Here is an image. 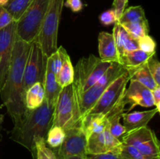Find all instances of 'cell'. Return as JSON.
Instances as JSON below:
<instances>
[{"label":"cell","instance_id":"6da1fadb","mask_svg":"<svg viewBox=\"0 0 160 159\" xmlns=\"http://www.w3.org/2000/svg\"><path fill=\"white\" fill-rule=\"evenodd\" d=\"M30 48L31 43L17 37L7 77L0 90L1 99L14 126L21 122L28 112L24 101L23 72Z\"/></svg>","mask_w":160,"mask_h":159},{"label":"cell","instance_id":"7a4b0ae2","mask_svg":"<svg viewBox=\"0 0 160 159\" xmlns=\"http://www.w3.org/2000/svg\"><path fill=\"white\" fill-rule=\"evenodd\" d=\"M53 112L54 108H50L45 100L39 108L28 110L21 122L11 131L10 138L28 149L33 159H36L34 141L38 137L45 140L52 126Z\"/></svg>","mask_w":160,"mask_h":159},{"label":"cell","instance_id":"3957f363","mask_svg":"<svg viewBox=\"0 0 160 159\" xmlns=\"http://www.w3.org/2000/svg\"><path fill=\"white\" fill-rule=\"evenodd\" d=\"M82 119L79 98L73 84L62 87L55 106L52 126H60L67 130L81 126Z\"/></svg>","mask_w":160,"mask_h":159},{"label":"cell","instance_id":"277c9868","mask_svg":"<svg viewBox=\"0 0 160 159\" xmlns=\"http://www.w3.org/2000/svg\"><path fill=\"white\" fill-rule=\"evenodd\" d=\"M112 63L103 62L100 58L92 54L79 59L74 68L73 82L79 100L82 94L91 88L104 75Z\"/></svg>","mask_w":160,"mask_h":159},{"label":"cell","instance_id":"5b68a950","mask_svg":"<svg viewBox=\"0 0 160 159\" xmlns=\"http://www.w3.org/2000/svg\"><path fill=\"white\" fill-rule=\"evenodd\" d=\"M64 1L65 0H49L40 32L35 39L47 57L51 55L58 48V31Z\"/></svg>","mask_w":160,"mask_h":159},{"label":"cell","instance_id":"8992f818","mask_svg":"<svg viewBox=\"0 0 160 159\" xmlns=\"http://www.w3.org/2000/svg\"><path fill=\"white\" fill-rule=\"evenodd\" d=\"M49 0H33L20 20L17 21V37L31 43L37 38Z\"/></svg>","mask_w":160,"mask_h":159},{"label":"cell","instance_id":"52a82bcc","mask_svg":"<svg viewBox=\"0 0 160 159\" xmlns=\"http://www.w3.org/2000/svg\"><path fill=\"white\" fill-rule=\"evenodd\" d=\"M127 71L128 70L120 63L112 62L104 75L91 88L82 94L79 100L82 118L88 113L89 110L93 107L106 88Z\"/></svg>","mask_w":160,"mask_h":159},{"label":"cell","instance_id":"ba28073f","mask_svg":"<svg viewBox=\"0 0 160 159\" xmlns=\"http://www.w3.org/2000/svg\"><path fill=\"white\" fill-rule=\"evenodd\" d=\"M122 143L134 147L148 159H160V144L156 133L148 126L126 132Z\"/></svg>","mask_w":160,"mask_h":159},{"label":"cell","instance_id":"9c48e42d","mask_svg":"<svg viewBox=\"0 0 160 159\" xmlns=\"http://www.w3.org/2000/svg\"><path fill=\"white\" fill-rule=\"evenodd\" d=\"M47 57L38 42H31L29 54L23 72V90L26 92L35 83L43 84L47 67Z\"/></svg>","mask_w":160,"mask_h":159},{"label":"cell","instance_id":"30bf717a","mask_svg":"<svg viewBox=\"0 0 160 159\" xmlns=\"http://www.w3.org/2000/svg\"><path fill=\"white\" fill-rule=\"evenodd\" d=\"M129 81V73L127 71L106 88L88 114H102L106 115L121 99Z\"/></svg>","mask_w":160,"mask_h":159},{"label":"cell","instance_id":"8fae6325","mask_svg":"<svg viewBox=\"0 0 160 159\" xmlns=\"http://www.w3.org/2000/svg\"><path fill=\"white\" fill-rule=\"evenodd\" d=\"M66 131L63 142L53 151L58 159H66L73 156L85 157L87 155V137L81 126L69 129Z\"/></svg>","mask_w":160,"mask_h":159},{"label":"cell","instance_id":"7c38bea8","mask_svg":"<svg viewBox=\"0 0 160 159\" xmlns=\"http://www.w3.org/2000/svg\"><path fill=\"white\" fill-rule=\"evenodd\" d=\"M17 37L16 21L0 30V90L7 77Z\"/></svg>","mask_w":160,"mask_h":159},{"label":"cell","instance_id":"4fadbf2b","mask_svg":"<svg viewBox=\"0 0 160 159\" xmlns=\"http://www.w3.org/2000/svg\"><path fill=\"white\" fill-rule=\"evenodd\" d=\"M123 100L126 104H131L128 111L131 110L138 105L144 108L155 106L152 90L141 83L133 80H130L129 87L125 90L123 95Z\"/></svg>","mask_w":160,"mask_h":159},{"label":"cell","instance_id":"5bb4252c","mask_svg":"<svg viewBox=\"0 0 160 159\" xmlns=\"http://www.w3.org/2000/svg\"><path fill=\"white\" fill-rule=\"evenodd\" d=\"M112 35L120 58L126 53L138 49L137 39L131 36V34L118 22L114 24Z\"/></svg>","mask_w":160,"mask_h":159},{"label":"cell","instance_id":"9a60e30c","mask_svg":"<svg viewBox=\"0 0 160 159\" xmlns=\"http://www.w3.org/2000/svg\"><path fill=\"white\" fill-rule=\"evenodd\" d=\"M98 51L103 62L120 63V57L112 34L102 31L98 34Z\"/></svg>","mask_w":160,"mask_h":159},{"label":"cell","instance_id":"2e32d148","mask_svg":"<svg viewBox=\"0 0 160 159\" xmlns=\"http://www.w3.org/2000/svg\"><path fill=\"white\" fill-rule=\"evenodd\" d=\"M157 113H159V112L156 108L144 112H134L131 113L123 112L122 118L123 120V126L126 129L127 132L148 126V123Z\"/></svg>","mask_w":160,"mask_h":159},{"label":"cell","instance_id":"e0dca14e","mask_svg":"<svg viewBox=\"0 0 160 159\" xmlns=\"http://www.w3.org/2000/svg\"><path fill=\"white\" fill-rule=\"evenodd\" d=\"M43 85L45 101L50 108H55L62 87L59 85L56 81L54 73H52L47 67Z\"/></svg>","mask_w":160,"mask_h":159},{"label":"cell","instance_id":"ac0fdd59","mask_svg":"<svg viewBox=\"0 0 160 159\" xmlns=\"http://www.w3.org/2000/svg\"><path fill=\"white\" fill-rule=\"evenodd\" d=\"M109 126L106 115L102 114H88L83 118L81 128L88 137L92 133L102 132Z\"/></svg>","mask_w":160,"mask_h":159},{"label":"cell","instance_id":"d6986e66","mask_svg":"<svg viewBox=\"0 0 160 159\" xmlns=\"http://www.w3.org/2000/svg\"><path fill=\"white\" fill-rule=\"evenodd\" d=\"M156 54L147 53L140 49L130 51L120 58V64L123 65L127 70H132L142 66L146 63L148 59Z\"/></svg>","mask_w":160,"mask_h":159},{"label":"cell","instance_id":"ffe728a7","mask_svg":"<svg viewBox=\"0 0 160 159\" xmlns=\"http://www.w3.org/2000/svg\"><path fill=\"white\" fill-rule=\"evenodd\" d=\"M74 77V67L71 62L70 56L67 50H62V64L60 70L56 75V80L61 87H65L70 85L73 82Z\"/></svg>","mask_w":160,"mask_h":159},{"label":"cell","instance_id":"44dd1931","mask_svg":"<svg viewBox=\"0 0 160 159\" xmlns=\"http://www.w3.org/2000/svg\"><path fill=\"white\" fill-rule=\"evenodd\" d=\"M25 106L28 110H34L40 107L45 101V90L42 83H35L25 92Z\"/></svg>","mask_w":160,"mask_h":159},{"label":"cell","instance_id":"7402d4cb","mask_svg":"<svg viewBox=\"0 0 160 159\" xmlns=\"http://www.w3.org/2000/svg\"><path fill=\"white\" fill-rule=\"evenodd\" d=\"M146 63L142 65V66L138 67V68L128 70V72L129 73L130 80L138 81L143 84L147 88L152 90L159 85H157V84L155 82L154 79L148 70Z\"/></svg>","mask_w":160,"mask_h":159},{"label":"cell","instance_id":"603a6c76","mask_svg":"<svg viewBox=\"0 0 160 159\" xmlns=\"http://www.w3.org/2000/svg\"><path fill=\"white\" fill-rule=\"evenodd\" d=\"M148 20L145 17V10L141 6H131L124 9L118 20V23L120 24L148 23Z\"/></svg>","mask_w":160,"mask_h":159},{"label":"cell","instance_id":"cb8c5ba5","mask_svg":"<svg viewBox=\"0 0 160 159\" xmlns=\"http://www.w3.org/2000/svg\"><path fill=\"white\" fill-rule=\"evenodd\" d=\"M104 131L92 133L87 138V154H98L107 153Z\"/></svg>","mask_w":160,"mask_h":159},{"label":"cell","instance_id":"d4e9b609","mask_svg":"<svg viewBox=\"0 0 160 159\" xmlns=\"http://www.w3.org/2000/svg\"><path fill=\"white\" fill-rule=\"evenodd\" d=\"M33 0H9L5 9L9 12L14 21H18Z\"/></svg>","mask_w":160,"mask_h":159},{"label":"cell","instance_id":"484cf974","mask_svg":"<svg viewBox=\"0 0 160 159\" xmlns=\"http://www.w3.org/2000/svg\"><path fill=\"white\" fill-rule=\"evenodd\" d=\"M66 137V131L60 126H53L50 128L45 137L46 144L52 149L59 148Z\"/></svg>","mask_w":160,"mask_h":159},{"label":"cell","instance_id":"4316f807","mask_svg":"<svg viewBox=\"0 0 160 159\" xmlns=\"http://www.w3.org/2000/svg\"><path fill=\"white\" fill-rule=\"evenodd\" d=\"M36 159H58L53 149L46 144L44 138H37L34 141Z\"/></svg>","mask_w":160,"mask_h":159},{"label":"cell","instance_id":"83f0119b","mask_svg":"<svg viewBox=\"0 0 160 159\" xmlns=\"http://www.w3.org/2000/svg\"><path fill=\"white\" fill-rule=\"evenodd\" d=\"M134 38L138 40L143 36L148 35L149 32V25L148 23H123L120 24Z\"/></svg>","mask_w":160,"mask_h":159},{"label":"cell","instance_id":"f1b7e54d","mask_svg":"<svg viewBox=\"0 0 160 159\" xmlns=\"http://www.w3.org/2000/svg\"><path fill=\"white\" fill-rule=\"evenodd\" d=\"M63 47L60 46L57 48L55 52L47 59V68L50 70L55 76L58 73L59 70H60L62 64V50Z\"/></svg>","mask_w":160,"mask_h":159},{"label":"cell","instance_id":"f546056e","mask_svg":"<svg viewBox=\"0 0 160 159\" xmlns=\"http://www.w3.org/2000/svg\"><path fill=\"white\" fill-rule=\"evenodd\" d=\"M120 159H148L132 146L122 143L120 153Z\"/></svg>","mask_w":160,"mask_h":159},{"label":"cell","instance_id":"4dcf8cb0","mask_svg":"<svg viewBox=\"0 0 160 159\" xmlns=\"http://www.w3.org/2000/svg\"><path fill=\"white\" fill-rule=\"evenodd\" d=\"M138 49L147 53L156 54V42L148 34L140 37L138 40Z\"/></svg>","mask_w":160,"mask_h":159},{"label":"cell","instance_id":"1f68e13d","mask_svg":"<svg viewBox=\"0 0 160 159\" xmlns=\"http://www.w3.org/2000/svg\"><path fill=\"white\" fill-rule=\"evenodd\" d=\"M146 64L155 82L160 86V63L156 55L150 58Z\"/></svg>","mask_w":160,"mask_h":159},{"label":"cell","instance_id":"d6a6232c","mask_svg":"<svg viewBox=\"0 0 160 159\" xmlns=\"http://www.w3.org/2000/svg\"><path fill=\"white\" fill-rule=\"evenodd\" d=\"M99 21L104 26L115 24L118 22V18H117L115 10L113 9H110L102 12L101 15L99 16Z\"/></svg>","mask_w":160,"mask_h":159},{"label":"cell","instance_id":"836d02e7","mask_svg":"<svg viewBox=\"0 0 160 159\" xmlns=\"http://www.w3.org/2000/svg\"><path fill=\"white\" fill-rule=\"evenodd\" d=\"M14 20L9 12L4 7L0 6V30L10 24Z\"/></svg>","mask_w":160,"mask_h":159},{"label":"cell","instance_id":"e575fe53","mask_svg":"<svg viewBox=\"0 0 160 159\" xmlns=\"http://www.w3.org/2000/svg\"><path fill=\"white\" fill-rule=\"evenodd\" d=\"M63 6L70 8L73 12H81L84 8V4L81 0H66L64 1Z\"/></svg>","mask_w":160,"mask_h":159},{"label":"cell","instance_id":"d590c367","mask_svg":"<svg viewBox=\"0 0 160 159\" xmlns=\"http://www.w3.org/2000/svg\"><path fill=\"white\" fill-rule=\"evenodd\" d=\"M85 159H120V157L117 153L107 152L98 154H87Z\"/></svg>","mask_w":160,"mask_h":159},{"label":"cell","instance_id":"8d00e7d4","mask_svg":"<svg viewBox=\"0 0 160 159\" xmlns=\"http://www.w3.org/2000/svg\"><path fill=\"white\" fill-rule=\"evenodd\" d=\"M128 0H114L113 1V3H112L113 8L112 9L115 10L118 20L124 11L127 4H128Z\"/></svg>","mask_w":160,"mask_h":159},{"label":"cell","instance_id":"74e56055","mask_svg":"<svg viewBox=\"0 0 160 159\" xmlns=\"http://www.w3.org/2000/svg\"><path fill=\"white\" fill-rule=\"evenodd\" d=\"M152 98L154 100V105L156 106V108L158 112H160V86L156 87L154 90H152Z\"/></svg>","mask_w":160,"mask_h":159},{"label":"cell","instance_id":"f35d334b","mask_svg":"<svg viewBox=\"0 0 160 159\" xmlns=\"http://www.w3.org/2000/svg\"><path fill=\"white\" fill-rule=\"evenodd\" d=\"M9 0H0V6L2 7H5L6 6V4L8 3Z\"/></svg>","mask_w":160,"mask_h":159},{"label":"cell","instance_id":"ab89813d","mask_svg":"<svg viewBox=\"0 0 160 159\" xmlns=\"http://www.w3.org/2000/svg\"><path fill=\"white\" fill-rule=\"evenodd\" d=\"M66 159H85V157H81V156H73V157H68Z\"/></svg>","mask_w":160,"mask_h":159}]
</instances>
